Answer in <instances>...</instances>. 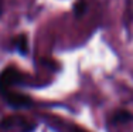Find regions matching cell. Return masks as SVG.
Here are the masks:
<instances>
[{"label":"cell","instance_id":"obj_4","mask_svg":"<svg viewBox=\"0 0 133 132\" xmlns=\"http://www.w3.org/2000/svg\"><path fill=\"white\" fill-rule=\"evenodd\" d=\"M112 119H113L115 124H125V122L132 121L133 115L129 111H126V109H119V111H116L115 114H113Z\"/></svg>","mask_w":133,"mask_h":132},{"label":"cell","instance_id":"obj_2","mask_svg":"<svg viewBox=\"0 0 133 132\" xmlns=\"http://www.w3.org/2000/svg\"><path fill=\"white\" fill-rule=\"evenodd\" d=\"M2 95H3V98L6 99V102H7L9 105H11L13 108H30V106L33 105V99H31L30 97L17 92L13 88H11V90H7V91H3Z\"/></svg>","mask_w":133,"mask_h":132},{"label":"cell","instance_id":"obj_6","mask_svg":"<svg viewBox=\"0 0 133 132\" xmlns=\"http://www.w3.org/2000/svg\"><path fill=\"white\" fill-rule=\"evenodd\" d=\"M3 14V0H0V16Z\"/></svg>","mask_w":133,"mask_h":132},{"label":"cell","instance_id":"obj_5","mask_svg":"<svg viewBox=\"0 0 133 132\" xmlns=\"http://www.w3.org/2000/svg\"><path fill=\"white\" fill-rule=\"evenodd\" d=\"M14 46H16V48H17L18 53L26 54V53H27V37L24 36V34L17 36V39L14 40Z\"/></svg>","mask_w":133,"mask_h":132},{"label":"cell","instance_id":"obj_1","mask_svg":"<svg viewBox=\"0 0 133 132\" xmlns=\"http://www.w3.org/2000/svg\"><path fill=\"white\" fill-rule=\"evenodd\" d=\"M23 81V75L20 74V71L14 67H7L3 70V73L0 74V92L3 91L11 90L14 85L21 84Z\"/></svg>","mask_w":133,"mask_h":132},{"label":"cell","instance_id":"obj_3","mask_svg":"<svg viewBox=\"0 0 133 132\" xmlns=\"http://www.w3.org/2000/svg\"><path fill=\"white\" fill-rule=\"evenodd\" d=\"M16 124L20 127L21 132H33L36 129V124H31L27 119L20 118V117H11V118L4 119V121L2 122V127L3 128H14Z\"/></svg>","mask_w":133,"mask_h":132}]
</instances>
